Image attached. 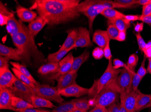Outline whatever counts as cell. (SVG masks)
Segmentation results:
<instances>
[{
    "instance_id": "cell-1",
    "label": "cell",
    "mask_w": 151,
    "mask_h": 112,
    "mask_svg": "<svg viewBox=\"0 0 151 112\" xmlns=\"http://www.w3.org/2000/svg\"><path fill=\"white\" fill-rule=\"evenodd\" d=\"M79 0H36L30 10L35 9L50 27L65 24L77 19L81 13L77 9Z\"/></svg>"
},
{
    "instance_id": "cell-2",
    "label": "cell",
    "mask_w": 151,
    "mask_h": 112,
    "mask_svg": "<svg viewBox=\"0 0 151 112\" xmlns=\"http://www.w3.org/2000/svg\"><path fill=\"white\" fill-rule=\"evenodd\" d=\"M11 37L14 44L20 50L22 65L26 67L32 64L38 66L47 61L43 53L37 48L35 37L24 23H23L22 30Z\"/></svg>"
},
{
    "instance_id": "cell-3",
    "label": "cell",
    "mask_w": 151,
    "mask_h": 112,
    "mask_svg": "<svg viewBox=\"0 0 151 112\" xmlns=\"http://www.w3.org/2000/svg\"><path fill=\"white\" fill-rule=\"evenodd\" d=\"M117 79V77L111 80L99 94L95 96L94 100H92L91 106H95L99 105L107 108L112 104L116 102L121 90L118 85Z\"/></svg>"
},
{
    "instance_id": "cell-4",
    "label": "cell",
    "mask_w": 151,
    "mask_h": 112,
    "mask_svg": "<svg viewBox=\"0 0 151 112\" xmlns=\"http://www.w3.org/2000/svg\"><path fill=\"white\" fill-rule=\"evenodd\" d=\"M106 8L103 4L102 0H86L78 5L77 9L79 12L88 18L90 33H93V23L96 17Z\"/></svg>"
},
{
    "instance_id": "cell-5",
    "label": "cell",
    "mask_w": 151,
    "mask_h": 112,
    "mask_svg": "<svg viewBox=\"0 0 151 112\" xmlns=\"http://www.w3.org/2000/svg\"><path fill=\"white\" fill-rule=\"evenodd\" d=\"M27 87L30 90L32 95L58 103H62L64 101L59 93V90L56 87H53L49 85L40 84L38 85H35V87L33 88L28 86Z\"/></svg>"
},
{
    "instance_id": "cell-6",
    "label": "cell",
    "mask_w": 151,
    "mask_h": 112,
    "mask_svg": "<svg viewBox=\"0 0 151 112\" xmlns=\"http://www.w3.org/2000/svg\"><path fill=\"white\" fill-rule=\"evenodd\" d=\"M106 69L101 76L97 80L95 85L96 87V96L99 94L108 83L114 78L117 77L121 72V69H114L113 66L112 59L109 60Z\"/></svg>"
},
{
    "instance_id": "cell-7",
    "label": "cell",
    "mask_w": 151,
    "mask_h": 112,
    "mask_svg": "<svg viewBox=\"0 0 151 112\" xmlns=\"http://www.w3.org/2000/svg\"><path fill=\"white\" fill-rule=\"evenodd\" d=\"M133 71L130 70L127 66L121 69V72L118 76L117 82L120 89L126 93L131 92L132 90V80Z\"/></svg>"
},
{
    "instance_id": "cell-8",
    "label": "cell",
    "mask_w": 151,
    "mask_h": 112,
    "mask_svg": "<svg viewBox=\"0 0 151 112\" xmlns=\"http://www.w3.org/2000/svg\"><path fill=\"white\" fill-rule=\"evenodd\" d=\"M120 102L123 103L127 112H135L138 97V90L128 93L122 89L119 92Z\"/></svg>"
},
{
    "instance_id": "cell-9",
    "label": "cell",
    "mask_w": 151,
    "mask_h": 112,
    "mask_svg": "<svg viewBox=\"0 0 151 112\" xmlns=\"http://www.w3.org/2000/svg\"><path fill=\"white\" fill-rule=\"evenodd\" d=\"M14 87L11 88L14 94L31 104V97L33 95L25 83L16 76L14 82Z\"/></svg>"
},
{
    "instance_id": "cell-10",
    "label": "cell",
    "mask_w": 151,
    "mask_h": 112,
    "mask_svg": "<svg viewBox=\"0 0 151 112\" xmlns=\"http://www.w3.org/2000/svg\"><path fill=\"white\" fill-rule=\"evenodd\" d=\"M90 90L91 88L82 87L75 83L64 89L59 90V92L61 96L67 97H75L79 98L81 96L89 94Z\"/></svg>"
},
{
    "instance_id": "cell-11",
    "label": "cell",
    "mask_w": 151,
    "mask_h": 112,
    "mask_svg": "<svg viewBox=\"0 0 151 112\" xmlns=\"http://www.w3.org/2000/svg\"><path fill=\"white\" fill-rule=\"evenodd\" d=\"M15 96L11 88L0 89V108L17 112L12 105V99Z\"/></svg>"
},
{
    "instance_id": "cell-12",
    "label": "cell",
    "mask_w": 151,
    "mask_h": 112,
    "mask_svg": "<svg viewBox=\"0 0 151 112\" xmlns=\"http://www.w3.org/2000/svg\"><path fill=\"white\" fill-rule=\"evenodd\" d=\"M16 76L9 70V66L0 68V89L13 87Z\"/></svg>"
},
{
    "instance_id": "cell-13",
    "label": "cell",
    "mask_w": 151,
    "mask_h": 112,
    "mask_svg": "<svg viewBox=\"0 0 151 112\" xmlns=\"http://www.w3.org/2000/svg\"><path fill=\"white\" fill-rule=\"evenodd\" d=\"M93 45L91 40L90 32L86 27H79L78 28V36L77 41L73 46L74 49L80 47L86 48Z\"/></svg>"
},
{
    "instance_id": "cell-14",
    "label": "cell",
    "mask_w": 151,
    "mask_h": 112,
    "mask_svg": "<svg viewBox=\"0 0 151 112\" xmlns=\"http://www.w3.org/2000/svg\"><path fill=\"white\" fill-rule=\"evenodd\" d=\"M73 52L68 53L67 55L59 62V69L56 75L52 77V79L56 80L61 75H65L71 71L74 61Z\"/></svg>"
},
{
    "instance_id": "cell-15",
    "label": "cell",
    "mask_w": 151,
    "mask_h": 112,
    "mask_svg": "<svg viewBox=\"0 0 151 112\" xmlns=\"http://www.w3.org/2000/svg\"><path fill=\"white\" fill-rule=\"evenodd\" d=\"M16 12L19 20L22 22H32L38 17L35 12L25 8L17 3L16 6Z\"/></svg>"
},
{
    "instance_id": "cell-16",
    "label": "cell",
    "mask_w": 151,
    "mask_h": 112,
    "mask_svg": "<svg viewBox=\"0 0 151 112\" xmlns=\"http://www.w3.org/2000/svg\"><path fill=\"white\" fill-rule=\"evenodd\" d=\"M77 77L78 72L72 71L60 76L56 79L58 81L57 88L58 90H62L76 83V80Z\"/></svg>"
},
{
    "instance_id": "cell-17",
    "label": "cell",
    "mask_w": 151,
    "mask_h": 112,
    "mask_svg": "<svg viewBox=\"0 0 151 112\" xmlns=\"http://www.w3.org/2000/svg\"><path fill=\"white\" fill-rule=\"evenodd\" d=\"M0 56L17 61H19L22 59V55L19 49L5 46L1 44H0Z\"/></svg>"
},
{
    "instance_id": "cell-18",
    "label": "cell",
    "mask_w": 151,
    "mask_h": 112,
    "mask_svg": "<svg viewBox=\"0 0 151 112\" xmlns=\"http://www.w3.org/2000/svg\"><path fill=\"white\" fill-rule=\"evenodd\" d=\"M23 23V22L20 20L19 21L17 20L14 15L12 13L6 25V29L11 36H14L22 30Z\"/></svg>"
},
{
    "instance_id": "cell-19",
    "label": "cell",
    "mask_w": 151,
    "mask_h": 112,
    "mask_svg": "<svg viewBox=\"0 0 151 112\" xmlns=\"http://www.w3.org/2000/svg\"><path fill=\"white\" fill-rule=\"evenodd\" d=\"M110 38L107 31L97 30L93 34V42L97 44L99 47L104 49L107 44L110 42Z\"/></svg>"
},
{
    "instance_id": "cell-20",
    "label": "cell",
    "mask_w": 151,
    "mask_h": 112,
    "mask_svg": "<svg viewBox=\"0 0 151 112\" xmlns=\"http://www.w3.org/2000/svg\"><path fill=\"white\" fill-rule=\"evenodd\" d=\"M67 32L68 33L67 38L58 51H62L73 48V47L77 41L78 36V29L77 28L69 29L67 30Z\"/></svg>"
},
{
    "instance_id": "cell-21",
    "label": "cell",
    "mask_w": 151,
    "mask_h": 112,
    "mask_svg": "<svg viewBox=\"0 0 151 112\" xmlns=\"http://www.w3.org/2000/svg\"><path fill=\"white\" fill-rule=\"evenodd\" d=\"M151 107V94H145L138 90V97L135 112Z\"/></svg>"
},
{
    "instance_id": "cell-22",
    "label": "cell",
    "mask_w": 151,
    "mask_h": 112,
    "mask_svg": "<svg viewBox=\"0 0 151 112\" xmlns=\"http://www.w3.org/2000/svg\"><path fill=\"white\" fill-rule=\"evenodd\" d=\"M47 24L48 22L47 20L42 17L39 16L35 20L29 23L28 27L33 36L35 37Z\"/></svg>"
},
{
    "instance_id": "cell-23",
    "label": "cell",
    "mask_w": 151,
    "mask_h": 112,
    "mask_svg": "<svg viewBox=\"0 0 151 112\" xmlns=\"http://www.w3.org/2000/svg\"><path fill=\"white\" fill-rule=\"evenodd\" d=\"M31 104L35 108L45 107L52 108L56 107L51 101L35 95L31 97Z\"/></svg>"
},
{
    "instance_id": "cell-24",
    "label": "cell",
    "mask_w": 151,
    "mask_h": 112,
    "mask_svg": "<svg viewBox=\"0 0 151 112\" xmlns=\"http://www.w3.org/2000/svg\"><path fill=\"white\" fill-rule=\"evenodd\" d=\"M89 57H90V52L87 49H85L80 55L74 58L73 66H72L71 71L78 72L81 66L88 60Z\"/></svg>"
},
{
    "instance_id": "cell-25",
    "label": "cell",
    "mask_w": 151,
    "mask_h": 112,
    "mask_svg": "<svg viewBox=\"0 0 151 112\" xmlns=\"http://www.w3.org/2000/svg\"><path fill=\"white\" fill-rule=\"evenodd\" d=\"M59 69V63L48 62L41 66L38 70L40 75H47L50 73H58Z\"/></svg>"
},
{
    "instance_id": "cell-26",
    "label": "cell",
    "mask_w": 151,
    "mask_h": 112,
    "mask_svg": "<svg viewBox=\"0 0 151 112\" xmlns=\"http://www.w3.org/2000/svg\"><path fill=\"white\" fill-rule=\"evenodd\" d=\"M12 105L17 110L34 108L33 105L30 103L25 101L22 98L16 96L13 97L12 99Z\"/></svg>"
},
{
    "instance_id": "cell-27",
    "label": "cell",
    "mask_w": 151,
    "mask_h": 112,
    "mask_svg": "<svg viewBox=\"0 0 151 112\" xmlns=\"http://www.w3.org/2000/svg\"><path fill=\"white\" fill-rule=\"evenodd\" d=\"M10 63L14 68H16L17 70H18L19 71H20L22 74L26 76L27 78H28L34 85H40V83L34 79L31 73L26 68V66L23 65L22 64H19V62L11 61Z\"/></svg>"
},
{
    "instance_id": "cell-28",
    "label": "cell",
    "mask_w": 151,
    "mask_h": 112,
    "mask_svg": "<svg viewBox=\"0 0 151 112\" xmlns=\"http://www.w3.org/2000/svg\"><path fill=\"white\" fill-rule=\"evenodd\" d=\"M73 49H74L73 48H71L62 51H58L55 53L49 54L47 59V61L49 62L59 63L66 56V55Z\"/></svg>"
},
{
    "instance_id": "cell-29",
    "label": "cell",
    "mask_w": 151,
    "mask_h": 112,
    "mask_svg": "<svg viewBox=\"0 0 151 112\" xmlns=\"http://www.w3.org/2000/svg\"><path fill=\"white\" fill-rule=\"evenodd\" d=\"M101 15L108 18V20L117 18H124L125 15L117 10L112 8H107L101 13Z\"/></svg>"
},
{
    "instance_id": "cell-30",
    "label": "cell",
    "mask_w": 151,
    "mask_h": 112,
    "mask_svg": "<svg viewBox=\"0 0 151 112\" xmlns=\"http://www.w3.org/2000/svg\"><path fill=\"white\" fill-rule=\"evenodd\" d=\"M109 24H113L117 27L119 31H126L130 27V23L127 21L124 18H117L108 20Z\"/></svg>"
},
{
    "instance_id": "cell-31",
    "label": "cell",
    "mask_w": 151,
    "mask_h": 112,
    "mask_svg": "<svg viewBox=\"0 0 151 112\" xmlns=\"http://www.w3.org/2000/svg\"><path fill=\"white\" fill-rule=\"evenodd\" d=\"M74 107L75 109L87 112L90 108V104L87 98L73 99Z\"/></svg>"
},
{
    "instance_id": "cell-32",
    "label": "cell",
    "mask_w": 151,
    "mask_h": 112,
    "mask_svg": "<svg viewBox=\"0 0 151 112\" xmlns=\"http://www.w3.org/2000/svg\"><path fill=\"white\" fill-rule=\"evenodd\" d=\"M74 108L73 100L70 101L61 103L60 106L54 108L51 112H69Z\"/></svg>"
},
{
    "instance_id": "cell-33",
    "label": "cell",
    "mask_w": 151,
    "mask_h": 112,
    "mask_svg": "<svg viewBox=\"0 0 151 112\" xmlns=\"http://www.w3.org/2000/svg\"><path fill=\"white\" fill-rule=\"evenodd\" d=\"M12 70L14 74L17 77V78L19 79L20 80L22 81V82H23L24 83H25V85L30 87L32 88L35 87V85H34L32 83L30 80L28 78H27L26 76L22 74L20 71H19L18 70H17L16 68H14V67L12 68Z\"/></svg>"
},
{
    "instance_id": "cell-34",
    "label": "cell",
    "mask_w": 151,
    "mask_h": 112,
    "mask_svg": "<svg viewBox=\"0 0 151 112\" xmlns=\"http://www.w3.org/2000/svg\"><path fill=\"white\" fill-rule=\"evenodd\" d=\"M139 61V57L136 54H133L129 57L127 67L132 71H135L136 66Z\"/></svg>"
},
{
    "instance_id": "cell-35",
    "label": "cell",
    "mask_w": 151,
    "mask_h": 112,
    "mask_svg": "<svg viewBox=\"0 0 151 112\" xmlns=\"http://www.w3.org/2000/svg\"><path fill=\"white\" fill-rule=\"evenodd\" d=\"M107 32L110 39L117 40L119 31L115 26L113 24H109Z\"/></svg>"
},
{
    "instance_id": "cell-36",
    "label": "cell",
    "mask_w": 151,
    "mask_h": 112,
    "mask_svg": "<svg viewBox=\"0 0 151 112\" xmlns=\"http://www.w3.org/2000/svg\"><path fill=\"white\" fill-rule=\"evenodd\" d=\"M115 2L125 7L126 9L132 8L137 4V0H115Z\"/></svg>"
},
{
    "instance_id": "cell-37",
    "label": "cell",
    "mask_w": 151,
    "mask_h": 112,
    "mask_svg": "<svg viewBox=\"0 0 151 112\" xmlns=\"http://www.w3.org/2000/svg\"><path fill=\"white\" fill-rule=\"evenodd\" d=\"M133 80H132V90L134 91H138L139 90V85L142 80L140 77L135 71L133 72Z\"/></svg>"
},
{
    "instance_id": "cell-38",
    "label": "cell",
    "mask_w": 151,
    "mask_h": 112,
    "mask_svg": "<svg viewBox=\"0 0 151 112\" xmlns=\"http://www.w3.org/2000/svg\"><path fill=\"white\" fill-rule=\"evenodd\" d=\"M102 3L103 5L106 8H112V9H115V8H125V7L118 4L117 2L112 1H109V0H102Z\"/></svg>"
},
{
    "instance_id": "cell-39",
    "label": "cell",
    "mask_w": 151,
    "mask_h": 112,
    "mask_svg": "<svg viewBox=\"0 0 151 112\" xmlns=\"http://www.w3.org/2000/svg\"><path fill=\"white\" fill-rule=\"evenodd\" d=\"M147 57L145 55H144L143 57V60L142 61L140 67L138 70V71L137 73L138 75L142 79H143L145 77V76L147 75V69L145 67V65Z\"/></svg>"
},
{
    "instance_id": "cell-40",
    "label": "cell",
    "mask_w": 151,
    "mask_h": 112,
    "mask_svg": "<svg viewBox=\"0 0 151 112\" xmlns=\"http://www.w3.org/2000/svg\"><path fill=\"white\" fill-rule=\"evenodd\" d=\"M92 56L95 59H101L104 56L103 49L99 47L95 48L92 52Z\"/></svg>"
},
{
    "instance_id": "cell-41",
    "label": "cell",
    "mask_w": 151,
    "mask_h": 112,
    "mask_svg": "<svg viewBox=\"0 0 151 112\" xmlns=\"http://www.w3.org/2000/svg\"><path fill=\"white\" fill-rule=\"evenodd\" d=\"M136 37L137 42H138L139 49V50L142 51V50L145 48L147 44L146 43L145 40L142 38L140 33H137L136 34Z\"/></svg>"
},
{
    "instance_id": "cell-42",
    "label": "cell",
    "mask_w": 151,
    "mask_h": 112,
    "mask_svg": "<svg viewBox=\"0 0 151 112\" xmlns=\"http://www.w3.org/2000/svg\"><path fill=\"white\" fill-rule=\"evenodd\" d=\"M12 13L11 12L9 15H3L0 13V25L1 26L6 25L8 20Z\"/></svg>"
},
{
    "instance_id": "cell-43",
    "label": "cell",
    "mask_w": 151,
    "mask_h": 112,
    "mask_svg": "<svg viewBox=\"0 0 151 112\" xmlns=\"http://www.w3.org/2000/svg\"><path fill=\"white\" fill-rule=\"evenodd\" d=\"M113 64L114 68L116 70H118L121 67L124 68L127 66V65L125 64L124 62L118 59H114L113 60Z\"/></svg>"
},
{
    "instance_id": "cell-44",
    "label": "cell",
    "mask_w": 151,
    "mask_h": 112,
    "mask_svg": "<svg viewBox=\"0 0 151 112\" xmlns=\"http://www.w3.org/2000/svg\"><path fill=\"white\" fill-rule=\"evenodd\" d=\"M103 51H104V57L106 59L109 60L112 59V55L111 51V48L109 45V42L107 44L106 46L103 49Z\"/></svg>"
},
{
    "instance_id": "cell-45",
    "label": "cell",
    "mask_w": 151,
    "mask_h": 112,
    "mask_svg": "<svg viewBox=\"0 0 151 112\" xmlns=\"http://www.w3.org/2000/svg\"><path fill=\"white\" fill-rule=\"evenodd\" d=\"M141 15L142 16L151 15V4L142 6V13Z\"/></svg>"
},
{
    "instance_id": "cell-46",
    "label": "cell",
    "mask_w": 151,
    "mask_h": 112,
    "mask_svg": "<svg viewBox=\"0 0 151 112\" xmlns=\"http://www.w3.org/2000/svg\"><path fill=\"white\" fill-rule=\"evenodd\" d=\"M17 112H50L49 110L37 109V108H28L25 109H17Z\"/></svg>"
},
{
    "instance_id": "cell-47",
    "label": "cell",
    "mask_w": 151,
    "mask_h": 112,
    "mask_svg": "<svg viewBox=\"0 0 151 112\" xmlns=\"http://www.w3.org/2000/svg\"><path fill=\"white\" fill-rule=\"evenodd\" d=\"M119 105L116 102L112 104L106 108L107 112H118Z\"/></svg>"
},
{
    "instance_id": "cell-48",
    "label": "cell",
    "mask_w": 151,
    "mask_h": 112,
    "mask_svg": "<svg viewBox=\"0 0 151 112\" xmlns=\"http://www.w3.org/2000/svg\"><path fill=\"white\" fill-rule=\"evenodd\" d=\"M10 59L6 57L0 56V68L5 66H9Z\"/></svg>"
},
{
    "instance_id": "cell-49",
    "label": "cell",
    "mask_w": 151,
    "mask_h": 112,
    "mask_svg": "<svg viewBox=\"0 0 151 112\" xmlns=\"http://www.w3.org/2000/svg\"><path fill=\"white\" fill-rule=\"evenodd\" d=\"M140 15H125L124 18L127 21L130 23L131 21H135L139 20Z\"/></svg>"
},
{
    "instance_id": "cell-50",
    "label": "cell",
    "mask_w": 151,
    "mask_h": 112,
    "mask_svg": "<svg viewBox=\"0 0 151 112\" xmlns=\"http://www.w3.org/2000/svg\"><path fill=\"white\" fill-rule=\"evenodd\" d=\"M88 112H107V110L105 107L97 105L95 106L92 110Z\"/></svg>"
},
{
    "instance_id": "cell-51",
    "label": "cell",
    "mask_w": 151,
    "mask_h": 112,
    "mask_svg": "<svg viewBox=\"0 0 151 112\" xmlns=\"http://www.w3.org/2000/svg\"><path fill=\"white\" fill-rule=\"evenodd\" d=\"M139 20L142 22L143 23H145L151 26V15L142 16L140 15Z\"/></svg>"
},
{
    "instance_id": "cell-52",
    "label": "cell",
    "mask_w": 151,
    "mask_h": 112,
    "mask_svg": "<svg viewBox=\"0 0 151 112\" xmlns=\"http://www.w3.org/2000/svg\"><path fill=\"white\" fill-rule=\"evenodd\" d=\"M126 31H119V34L117 40L119 41H124L126 39Z\"/></svg>"
},
{
    "instance_id": "cell-53",
    "label": "cell",
    "mask_w": 151,
    "mask_h": 112,
    "mask_svg": "<svg viewBox=\"0 0 151 112\" xmlns=\"http://www.w3.org/2000/svg\"><path fill=\"white\" fill-rule=\"evenodd\" d=\"M144 23H137L134 27V31L138 33H140L142 31L143 29Z\"/></svg>"
},
{
    "instance_id": "cell-54",
    "label": "cell",
    "mask_w": 151,
    "mask_h": 112,
    "mask_svg": "<svg viewBox=\"0 0 151 112\" xmlns=\"http://www.w3.org/2000/svg\"><path fill=\"white\" fill-rule=\"evenodd\" d=\"M151 3V0H137L138 5H142V6L147 5Z\"/></svg>"
},
{
    "instance_id": "cell-55",
    "label": "cell",
    "mask_w": 151,
    "mask_h": 112,
    "mask_svg": "<svg viewBox=\"0 0 151 112\" xmlns=\"http://www.w3.org/2000/svg\"><path fill=\"white\" fill-rule=\"evenodd\" d=\"M118 112H127L125 107L124 106V104L121 102H120V104H119V110Z\"/></svg>"
},
{
    "instance_id": "cell-56",
    "label": "cell",
    "mask_w": 151,
    "mask_h": 112,
    "mask_svg": "<svg viewBox=\"0 0 151 112\" xmlns=\"http://www.w3.org/2000/svg\"><path fill=\"white\" fill-rule=\"evenodd\" d=\"M147 70V72L151 75V58H148V64Z\"/></svg>"
},
{
    "instance_id": "cell-57",
    "label": "cell",
    "mask_w": 151,
    "mask_h": 112,
    "mask_svg": "<svg viewBox=\"0 0 151 112\" xmlns=\"http://www.w3.org/2000/svg\"><path fill=\"white\" fill-rule=\"evenodd\" d=\"M69 112H86V111H81V110H78V109H75V108H74L73 110H71V111H70Z\"/></svg>"
},
{
    "instance_id": "cell-58",
    "label": "cell",
    "mask_w": 151,
    "mask_h": 112,
    "mask_svg": "<svg viewBox=\"0 0 151 112\" xmlns=\"http://www.w3.org/2000/svg\"></svg>"
}]
</instances>
